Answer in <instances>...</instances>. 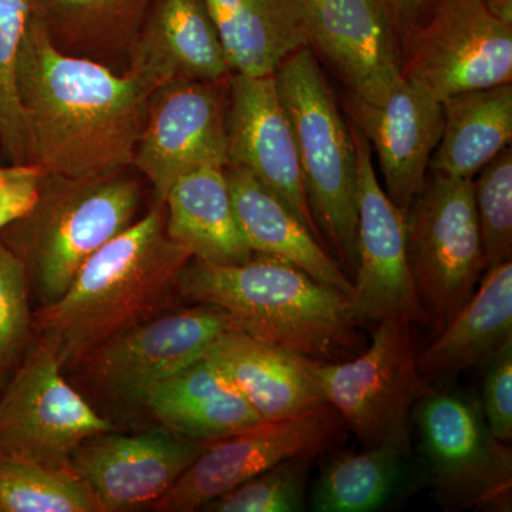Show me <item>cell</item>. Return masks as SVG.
<instances>
[{"instance_id": "obj_1", "label": "cell", "mask_w": 512, "mask_h": 512, "mask_svg": "<svg viewBox=\"0 0 512 512\" xmlns=\"http://www.w3.org/2000/svg\"><path fill=\"white\" fill-rule=\"evenodd\" d=\"M18 82L28 165L59 175L133 167L154 92L137 74L60 52L33 12Z\"/></svg>"}, {"instance_id": "obj_2", "label": "cell", "mask_w": 512, "mask_h": 512, "mask_svg": "<svg viewBox=\"0 0 512 512\" xmlns=\"http://www.w3.org/2000/svg\"><path fill=\"white\" fill-rule=\"evenodd\" d=\"M164 202L94 252L66 291L36 313V328L59 342L64 362L82 360L101 343L163 308L185 265L188 249L168 237Z\"/></svg>"}, {"instance_id": "obj_3", "label": "cell", "mask_w": 512, "mask_h": 512, "mask_svg": "<svg viewBox=\"0 0 512 512\" xmlns=\"http://www.w3.org/2000/svg\"><path fill=\"white\" fill-rule=\"evenodd\" d=\"M177 291L217 306L242 332L295 355L335 362L359 343L350 296L275 256L254 254L232 265L192 258Z\"/></svg>"}, {"instance_id": "obj_4", "label": "cell", "mask_w": 512, "mask_h": 512, "mask_svg": "<svg viewBox=\"0 0 512 512\" xmlns=\"http://www.w3.org/2000/svg\"><path fill=\"white\" fill-rule=\"evenodd\" d=\"M146 178L126 167L86 175L43 174L25 215L0 231L22 262L29 288L47 305L59 298L84 262L141 217Z\"/></svg>"}, {"instance_id": "obj_5", "label": "cell", "mask_w": 512, "mask_h": 512, "mask_svg": "<svg viewBox=\"0 0 512 512\" xmlns=\"http://www.w3.org/2000/svg\"><path fill=\"white\" fill-rule=\"evenodd\" d=\"M291 123L303 188L323 244L342 269L356 271L357 160L352 127L323 76L312 47L289 56L274 73Z\"/></svg>"}, {"instance_id": "obj_6", "label": "cell", "mask_w": 512, "mask_h": 512, "mask_svg": "<svg viewBox=\"0 0 512 512\" xmlns=\"http://www.w3.org/2000/svg\"><path fill=\"white\" fill-rule=\"evenodd\" d=\"M406 224L414 288L439 333L470 301L485 272L473 180L427 175L406 210Z\"/></svg>"}, {"instance_id": "obj_7", "label": "cell", "mask_w": 512, "mask_h": 512, "mask_svg": "<svg viewBox=\"0 0 512 512\" xmlns=\"http://www.w3.org/2000/svg\"><path fill=\"white\" fill-rule=\"evenodd\" d=\"M410 325L382 320L369 348L348 362L303 357L325 403L366 448L409 443L410 414L429 392V382L417 372Z\"/></svg>"}, {"instance_id": "obj_8", "label": "cell", "mask_w": 512, "mask_h": 512, "mask_svg": "<svg viewBox=\"0 0 512 512\" xmlns=\"http://www.w3.org/2000/svg\"><path fill=\"white\" fill-rule=\"evenodd\" d=\"M413 413L440 500L461 510L511 511L512 453L491 433L481 404L430 387Z\"/></svg>"}, {"instance_id": "obj_9", "label": "cell", "mask_w": 512, "mask_h": 512, "mask_svg": "<svg viewBox=\"0 0 512 512\" xmlns=\"http://www.w3.org/2000/svg\"><path fill=\"white\" fill-rule=\"evenodd\" d=\"M63 363L49 335L20 359L0 393V454L70 467L83 441L111 431L110 421L66 382Z\"/></svg>"}, {"instance_id": "obj_10", "label": "cell", "mask_w": 512, "mask_h": 512, "mask_svg": "<svg viewBox=\"0 0 512 512\" xmlns=\"http://www.w3.org/2000/svg\"><path fill=\"white\" fill-rule=\"evenodd\" d=\"M330 404L281 421L210 441L183 476L153 504L163 512L202 510L249 478L293 458H313L335 446L345 430Z\"/></svg>"}, {"instance_id": "obj_11", "label": "cell", "mask_w": 512, "mask_h": 512, "mask_svg": "<svg viewBox=\"0 0 512 512\" xmlns=\"http://www.w3.org/2000/svg\"><path fill=\"white\" fill-rule=\"evenodd\" d=\"M352 127L357 160L356 271L350 306L359 325L384 319L430 326L407 259L406 211L387 197L365 136Z\"/></svg>"}, {"instance_id": "obj_12", "label": "cell", "mask_w": 512, "mask_h": 512, "mask_svg": "<svg viewBox=\"0 0 512 512\" xmlns=\"http://www.w3.org/2000/svg\"><path fill=\"white\" fill-rule=\"evenodd\" d=\"M403 76L440 101L512 83V26L494 18L483 0H440L412 37Z\"/></svg>"}, {"instance_id": "obj_13", "label": "cell", "mask_w": 512, "mask_h": 512, "mask_svg": "<svg viewBox=\"0 0 512 512\" xmlns=\"http://www.w3.org/2000/svg\"><path fill=\"white\" fill-rule=\"evenodd\" d=\"M228 82L168 83L151 94L133 167L154 200L164 202L175 181L195 168L229 164Z\"/></svg>"}, {"instance_id": "obj_14", "label": "cell", "mask_w": 512, "mask_h": 512, "mask_svg": "<svg viewBox=\"0 0 512 512\" xmlns=\"http://www.w3.org/2000/svg\"><path fill=\"white\" fill-rule=\"evenodd\" d=\"M234 319L202 305L151 316L101 343L83 357L87 370L107 386L140 399L154 384L202 359Z\"/></svg>"}, {"instance_id": "obj_15", "label": "cell", "mask_w": 512, "mask_h": 512, "mask_svg": "<svg viewBox=\"0 0 512 512\" xmlns=\"http://www.w3.org/2000/svg\"><path fill=\"white\" fill-rule=\"evenodd\" d=\"M227 136L229 164L248 171L275 192L323 245L306 200L295 137L274 74H231Z\"/></svg>"}, {"instance_id": "obj_16", "label": "cell", "mask_w": 512, "mask_h": 512, "mask_svg": "<svg viewBox=\"0 0 512 512\" xmlns=\"http://www.w3.org/2000/svg\"><path fill=\"white\" fill-rule=\"evenodd\" d=\"M208 443L171 433L120 436L109 431L83 441L70 467L89 485L103 512L127 511L156 503Z\"/></svg>"}, {"instance_id": "obj_17", "label": "cell", "mask_w": 512, "mask_h": 512, "mask_svg": "<svg viewBox=\"0 0 512 512\" xmlns=\"http://www.w3.org/2000/svg\"><path fill=\"white\" fill-rule=\"evenodd\" d=\"M313 10L312 45L329 60L350 96L383 104L402 84L397 26L382 0H325Z\"/></svg>"}, {"instance_id": "obj_18", "label": "cell", "mask_w": 512, "mask_h": 512, "mask_svg": "<svg viewBox=\"0 0 512 512\" xmlns=\"http://www.w3.org/2000/svg\"><path fill=\"white\" fill-rule=\"evenodd\" d=\"M346 110L353 126L375 148L387 197L406 211L426 184L430 158L443 131V103L404 79L383 104L349 96Z\"/></svg>"}, {"instance_id": "obj_19", "label": "cell", "mask_w": 512, "mask_h": 512, "mask_svg": "<svg viewBox=\"0 0 512 512\" xmlns=\"http://www.w3.org/2000/svg\"><path fill=\"white\" fill-rule=\"evenodd\" d=\"M127 72L154 90L175 82H221L231 69L205 0H153Z\"/></svg>"}, {"instance_id": "obj_20", "label": "cell", "mask_w": 512, "mask_h": 512, "mask_svg": "<svg viewBox=\"0 0 512 512\" xmlns=\"http://www.w3.org/2000/svg\"><path fill=\"white\" fill-rule=\"evenodd\" d=\"M204 357L227 376L266 423L302 416L328 404L303 356L275 348L242 330L225 332Z\"/></svg>"}, {"instance_id": "obj_21", "label": "cell", "mask_w": 512, "mask_h": 512, "mask_svg": "<svg viewBox=\"0 0 512 512\" xmlns=\"http://www.w3.org/2000/svg\"><path fill=\"white\" fill-rule=\"evenodd\" d=\"M232 74L272 76L293 53L311 47L308 0H205Z\"/></svg>"}, {"instance_id": "obj_22", "label": "cell", "mask_w": 512, "mask_h": 512, "mask_svg": "<svg viewBox=\"0 0 512 512\" xmlns=\"http://www.w3.org/2000/svg\"><path fill=\"white\" fill-rule=\"evenodd\" d=\"M225 175L239 228L254 254L285 259L316 281L352 295V279L275 192L237 165L228 164Z\"/></svg>"}, {"instance_id": "obj_23", "label": "cell", "mask_w": 512, "mask_h": 512, "mask_svg": "<svg viewBox=\"0 0 512 512\" xmlns=\"http://www.w3.org/2000/svg\"><path fill=\"white\" fill-rule=\"evenodd\" d=\"M178 436L214 441L266 423L207 357L184 367L140 396Z\"/></svg>"}, {"instance_id": "obj_24", "label": "cell", "mask_w": 512, "mask_h": 512, "mask_svg": "<svg viewBox=\"0 0 512 512\" xmlns=\"http://www.w3.org/2000/svg\"><path fill=\"white\" fill-rule=\"evenodd\" d=\"M512 345V262L485 269L476 292L416 357L426 382L483 365Z\"/></svg>"}, {"instance_id": "obj_25", "label": "cell", "mask_w": 512, "mask_h": 512, "mask_svg": "<svg viewBox=\"0 0 512 512\" xmlns=\"http://www.w3.org/2000/svg\"><path fill=\"white\" fill-rule=\"evenodd\" d=\"M168 237L210 264L248 261L254 252L239 228L225 167L202 165L181 175L164 198Z\"/></svg>"}, {"instance_id": "obj_26", "label": "cell", "mask_w": 512, "mask_h": 512, "mask_svg": "<svg viewBox=\"0 0 512 512\" xmlns=\"http://www.w3.org/2000/svg\"><path fill=\"white\" fill-rule=\"evenodd\" d=\"M52 45L126 73L138 30L153 0H32Z\"/></svg>"}, {"instance_id": "obj_27", "label": "cell", "mask_w": 512, "mask_h": 512, "mask_svg": "<svg viewBox=\"0 0 512 512\" xmlns=\"http://www.w3.org/2000/svg\"><path fill=\"white\" fill-rule=\"evenodd\" d=\"M441 103L443 131L429 171L473 180L511 144L512 83L454 94Z\"/></svg>"}, {"instance_id": "obj_28", "label": "cell", "mask_w": 512, "mask_h": 512, "mask_svg": "<svg viewBox=\"0 0 512 512\" xmlns=\"http://www.w3.org/2000/svg\"><path fill=\"white\" fill-rule=\"evenodd\" d=\"M407 444L386 443L362 453H339L312 491L316 512H370L393 497L402 477Z\"/></svg>"}, {"instance_id": "obj_29", "label": "cell", "mask_w": 512, "mask_h": 512, "mask_svg": "<svg viewBox=\"0 0 512 512\" xmlns=\"http://www.w3.org/2000/svg\"><path fill=\"white\" fill-rule=\"evenodd\" d=\"M0 512H103L72 467L0 454Z\"/></svg>"}, {"instance_id": "obj_30", "label": "cell", "mask_w": 512, "mask_h": 512, "mask_svg": "<svg viewBox=\"0 0 512 512\" xmlns=\"http://www.w3.org/2000/svg\"><path fill=\"white\" fill-rule=\"evenodd\" d=\"M32 15V0H0V154L12 165H28L18 69Z\"/></svg>"}, {"instance_id": "obj_31", "label": "cell", "mask_w": 512, "mask_h": 512, "mask_svg": "<svg viewBox=\"0 0 512 512\" xmlns=\"http://www.w3.org/2000/svg\"><path fill=\"white\" fill-rule=\"evenodd\" d=\"M474 202L485 269L511 261L512 151L505 147L477 173Z\"/></svg>"}, {"instance_id": "obj_32", "label": "cell", "mask_w": 512, "mask_h": 512, "mask_svg": "<svg viewBox=\"0 0 512 512\" xmlns=\"http://www.w3.org/2000/svg\"><path fill=\"white\" fill-rule=\"evenodd\" d=\"M312 458H293L249 478L202 507L211 512H298L305 510L306 478Z\"/></svg>"}, {"instance_id": "obj_33", "label": "cell", "mask_w": 512, "mask_h": 512, "mask_svg": "<svg viewBox=\"0 0 512 512\" xmlns=\"http://www.w3.org/2000/svg\"><path fill=\"white\" fill-rule=\"evenodd\" d=\"M29 282L18 256L0 241V369L15 370L32 328Z\"/></svg>"}, {"instance_id": "obj_34", "label": "cell", "mask_w": 512, "mask_h": 512, "mask_svg": "<svg viewBox=\"0 0 512 512\" xmlns=\"http://www.w3.org/2000/svg\"><path fill=\"white\" fill-rule=\"evenodd\" d=\"M483 384V412L495 439H512V345L491 357Z\"/></svg>"}, {"instance_id": "obj_35", "label": "cell", "mask_w": 512, "mask_h": 512, "mask_svg": "<svg viewBox=\"0 0 512 512\" xmlns=\"http://www.w3.org/2000/svg\"><path fill=\"white\" fill-rule=\"evenodd\" d=\"M42 171L33 167L28 173L0 181V231L25 215L39 195Z\"/></svg>"}, {"instance_id": "obj_36", "label": "cell", "mask_w": 512, "mask_h": 512, "mask_svg": "<svg viewBox=\"0 0 512 512\" xmlns=\"http://www.w3.org/2000/svg\"><path fill=\"white\" fill-rule=\"evenodd\" d=\"M382 2L389 9L397 28L403 29L404 25H410L416 19L431 0H382Z\"/></svg>"}, {"instance_id": "obj_37", "label": "cell", "mask_w": 512, "mask_h": 512, "mask_svg": "<svg viewBox=\"0 0 512 512\" xmlns=\"http://www.w3.org/2000/svg\"><path fill=\"white\" fill-rule=\"evenodd\" d=\"M491 15L512 26V0H483Z\"/></svg>"}, {"instance_id": "obj_38", "label": "cell", "mask_w": 512, "mask_h": 512, "mask_svg": "<svg viewBox=\"0 0 512 512\" xmlns=\"http://www.w3.org/2000/svg\"><path fill=\"white\" fill-rule=\"evenodd\" d=\"M32 165H12V164H0V181L10 180V178L19 177L28 173L32 170Z\"/></svg>"}, {"instance_id": "obj_39", "label": "cell", "mask_w": 512, "mask_h": 512, "mask_svg": "<svg viewBox=\"0 0 512 512\" xmlns=\"http://www.w3.org/2000/svg\"><path fill=\"white\" fill-rule=\"evenodd\" d=\"M309 3H311L312 8H316V6H319L320 3L325 2V0H308Z\"/></svg>"}, {"instance_id": "obj_40", "label": "cell", "mask_w": 512, "mask_h": 512, "mask_svg": "<svg viewBox=\"0 0 512 512\" xmlns=\"http://www.w3.org/2000/svg\"><path fill=\"white\" fill-rule=\"evenodd\" d=\"M3 370L0 369V393H2Z\"/></svg>"}]
</instances>
